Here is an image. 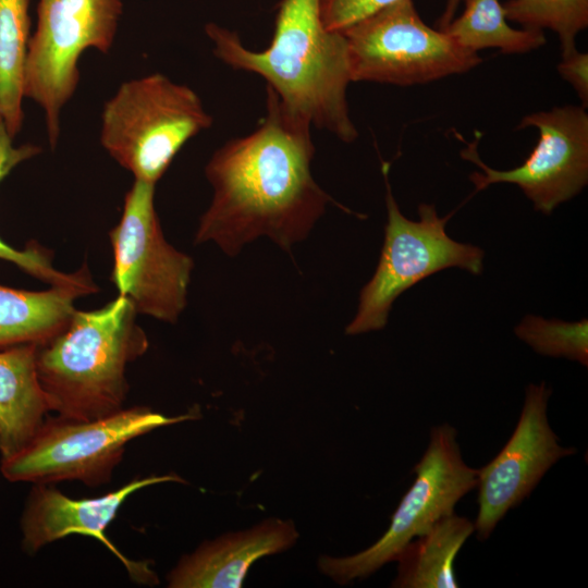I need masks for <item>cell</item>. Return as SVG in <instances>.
<instances>
[{"instance_id":"1","label":"cell","mask_w":588,"mask_h":588,"mask_svg":"<svg viewBox=\"0 0 588 588\" xmlns=\"http://www.w3.org/2000/svg\"><path fill=\"white\" fill-rule=\"evenodd\" d=\"M311 124L289 110L269 87L256 128L218 148L205 168L213 194L199 220L195 244L216 243L235 256L257 237L283 250L303 241L328 203L355 215L314 180Z\"/></svg>"},{"instance_id":"2","label":"cell","mask_w":588,"mask_h":588,"mask_svg":"<svg viewBox=\"0 0 588 588\" xmlns=\"http://www.w3.org/2000/svg\"><path fill=\"white\" fill-rule=\"evenodd\" d=\"M216 58L260 75L292 112L344 143L358 137L347 102L352 83L346 41L322 23L318 0H281L273 36L261 51L245 47L234 30L208 23Z\"/></svg>"},{"instance_id":"3","label":"cell","mask_w":588,"mask_h":588,"mask_svg":"<svg viewBox=\"0 0 588 588\" xmlns=\"http://www.w3.org/2000/svg\"><path fill=\"white\" fill-rule=\"evenodd\" d=\"M131 301L118 295L94 310H75L68 324L37 347V373L49 409L87 420L121 408L126 366L148 348Z\"/></svg>"},{"instance_id":"4","label":"cell","mask_w":588,"mask_h":588,"mask_svg":"<svg viewBox=\"0 0 588 588\" xmlns=\"http://www.w3.org/2000/svg\"><path fill=\"white\" fill-rule=\"evenodd\" d=\"M213 118L195 90L163 74L124 82L101 111L100 144L134 179L155 184Z\"/></svg>"},{"instance_id":"5","label":"cell","mask_w":588,"mask_h":588,"mask_svg":"<svg viewBox=\"0 0 588 588\" xmlns=\"http://www.w3.org/2000/svg\"><path fill=\"white\" fill-rule=\"evenodd\" d=\"M195 417H169L146 406L121 408L87 420L57 416L45 420L20 452L1 460L0 470L12 482L78 480L88 486L101 485L110 480L130 441Z\"/></svg>"},{"instance_id":"6","label":"cell","mask_w":588,"mask_h":588,"mask_svg":"<svg viewBox=\"0 0 588 588\" xmlns=\"http://www.w3.org/2000/svg\"><path fill=\"white\" fill-rule=\"evenodd\" d=\"M24 68V97L45 113L51 148L60 137L61 110L79 83L78 60L87 49L108 53L123 13L122 0H38Z\"/></svg>"},{"instance_id":"7","label":"cell","mask_w":588,"mask_h":588,"mask_svg":"<svg viewBox=\"0 0 588 588\" xmlns=\"http://www.w3.org/2000/svg\"><path fill=\"white\" fill-rule=\"evenodd\" d=\"M341 33L352 82L428 84L481 63L477 52L428 26L413 0H396Z\"/></svg>"},{"instance_id":"8","label":"cell","mask_w":588,"mask_h":588,"mask_svg":"<svg viewBox=\"0 0 588 588\" xmlns=\"http://www.w3.org/2000/svg\"><path fill=\"white\" fill-rule=\"evenodd\" d=\"M389 166L382 172L387 186L388 222L377 269L363 287L354 319L346 334H359L384 328L394 301L420 280L448 268L482 272L483 250L475 245L452 240L445 224L451 213L439 217L430 204L418 206L419 221L407 219L395 201L388 177Z\"/></svg>"},{"instance_id":"9","label":"cell","mask_w":588,"mask_h":588,"mask_svg":"<svg viewBox=\"0 0 588 588\" xmlns=\"http://www.w3.org/2000/svg\"><path fill=\"white\" fill-rule=\"evenodd\" d=\"M416 478L392 515L384 535L371 547L348 556H321L318 567L340 585L365 578L395 560L414 538L454 513L456 503L477 486V469L462 458L456 430L449 424L433 427Z\"/></svg>"},{"instance_id":"10","label":"cell","mask_w":588,"mask_h":588,"mask_svg":"<svg viewBox=\"0 0 588 588\" xmlns=\"http://www.w3.org/2000/svg\"><path fill=\"white\" fill-rule=\"evenodd\" d=\"M155 184L134 180L122 216L109 232L110 280L137 314L176 322L187 303L193 259L163 236L155 208Z\"/></svg>"},{"instance_id":"11","label":"cell","mask_w":588,"mask_h":588,"mask_svg":"<svg viewBox=\"0 0 588 588\" xmlns=\"http://www.w3.org/2000/svg\"><path fill=\"white\" fill-rule=\"evenodd\" d=\"M526 127L538 130V142L514 169L495 170L483 163L477 140L467 143L461 156L480 169L469 175L475 192L495 183L516 184L536 210L550 215L587 185L588 114L581 106L555 107L523 117L516 128Z\"/></svg>"},{"instance_id":"12","label":"cell","mask_w":588,"mask_h":588,"mask_svg":"<svg viewBox=\"0 0 588 588\" xmlns=\"http://www.w3.org/2000/svg\"><path fill=\"white\" fill-rule=\"evenodd\" d=\"M550 394L544 382L527 387L510 440L489 464L477 469L478 514L474 524L479 540L490 537L500 519L531 493L552 465L576 453V449L560 444L549 425Z\"/></svg>"},{"instance_id":"13","label":"cell","mask_w":588,"mask_h":588,"mask_svg":"<svg viewBox=\"0 0 588 588\" xmlns=\"http://www.w3.org/2000/svg\"><path fill=\"white\" fill-rule=\"evenodd\" d=\"M182 481L173 474L136 478L120 489L98 498L72 499L48 483H35L22 517V548L28 554L72 534L95 538L110 550L137 583H157L145 562L125 558L106 536V530L123 502L134 492L161 482Z\"/></svg>"},{"instance_id":"14","label":"cell","mask_w":588,"mask_h":588,"mask_svg":"<svg viewBox=\"0 0 588 588\" xmlns=\"http://www.w3.org/2000/svg\"><path fill=\"white\" fill-rule=\"evenodd\" d=\"M298 534L290 520L270 518L250 529L205 541L167 576L172 588H238L258 559L292 547Z\"/></svg>"},{"instance_id":"15","label":"cell","mask_w":588,"mask_h":588,"mask_svg":"<svg viewBox=\"0 0 588 588\" xmlns=\"http://www.w3.org/2000/svg\"><path fill=\"white\" fill-rule=\"evenodd\" d=\"M38 344L0 350V456L20 452L49 412L37 373Z\"/></svg>"},{"instance_id":"16","label":"cell","mask_w":588,"mask_h":588,"mask_svg":"<svg viewBox=\"0 0 588 588\" xmlns=\"http://www.w3.org/2000/svg\"><path fill=\"white\" fill-rule=\"evenodd\" d=\"M98 291L94 281L45 291L0 285V350L46 342L68 324L76 298Z\"/></svg>"},{"instance_id":"17","label":"cell","mask_w":588,"mask_h":588,"mask_svg":"<svg viewBox=\"0 0 588 588\" xmlns=\"http://www.w3.org/2000/svg\"><path fill=\"white\" fill-rule=\"evenodd\" d=\"M475 524L454 513L411 540L396 555L395 588H457L454 561Z\"/></svg>"},{"instance_id":"18","label":"cell","mask_w":588,"mask_h":588,"mask_svg":"<svg viewBox=\"0 0 588 588\" xmlns=\"http://www.w3.org/2000/svg\"><path fill=\"white\" fill-rule=\"evenodd\" d=\"M29 0H0V124L14 138L23 126V79Z\"/></svg>"},{"instance_id":"19","label":"cell","mask_w":588,"mask_h":588,"mask_svg":"<svg viewBox=\"0 0 588 588\" xmlns=\"http://www.w3.org/2000/svg\"><path fill=\"white\" fill-rule=\"evenodd\" d=\"M463 5V13L442 30L468 50L478 53L497 48L507 54L526 53L547 41L543 32L512 27L500 0H465Z\"/></svg>"},{"instance_id":"20","label":"cell","mask_w":588,"mask_h":588,"mask_svg":"<svg viewBox=\"0 0 588 588\" xmlns=\"http://www.w3.org/2000/svg\"><path fill=\"white\" fill-rule=\"evenodd\" d=\"M13 139L0 124V182L21 162L35 157L40 147L33 144L14 146ZM0 259L16 265L29 275L50 285H75L93 281L86 264L77 271L64 273L52 266V252L40 244L28 242L23 250L15 249L0 238Z\"/></svg>"},{"instance_id":"21","label":"cell","mask_w":588,"mask_h":588,"mask_svg":"<svg viewBox=\"0 0 588 588\" xmlns=\"http://www.w3.org/2000/svg\"><path fill=\"white\" fill-rule=\"evenodd\" d=\"M507 21L525 29L553 32L562 54L576 49V38L588 26V0H507Z\"/></svg>"},{"instance_id":"22","label":"cell","mask_w":588,"mask_h":588,"mask_svg":"<svg viewBox=\"0 0 588 588\" xmlns=\"http://www.w3.org/2000/svg\"><path fill=\"white\" fill-rule=\"evenodd\" d=\"M514 332L541 355L564 357L588 366L587 319L567 322L527 315Z\"/></svg>"},{"instance_id":"23","label":"cell","mask_w":588,"mask_h":588,"mask_svg":"<svg viewBox=\"0 0 588 588\" xmlns=\"http://www.w3.org/2000/svg\"><path fill=\"white\" fill-rule=\"evenodd\" d=\"M396 0H318L323 25L342 32Z\"/></svg>"},{"instance_id":"24","label":"cell","mask_w":588,"mask_h":588,"mask_svg":"<svg viewBox=\"0 0 588 588\" xmlns=\"http://www.w3.org/2000/svg\"><path fill=\"white\" fill-rule=\"evenodd\" d=\"M560 76L575 90L581 101V107L588 106V53L574 49L562 54L556 66Z\"/></svg>"},{"instance_id":"25","label":"cell","mask_w":588,"mask_h":588,"mask_svg":"<svg viewBox=\"0 0 588 588\" xmlns=\"http://www.w3.org/2000/svg\"><path fill=\"white\" fill-rule=\"evenodd\" d=\"M464 2L465 0H446L445 8L437 21L436 28L443 29L454 19L457 9Z\"/></svg>"}]
</instances>
